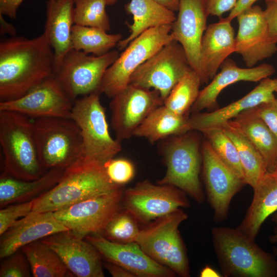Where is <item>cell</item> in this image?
I'll return each instance as SVG.
<instances>
[{
    "label": "cell",
    "mask_w": 277,
    "mask_h": 277,
    "mask_svg": "<svg viewBox=\"0 0 277 277\" xmlns=\"http://www.w3.org/2000/svg\"><path fill=\"white\" fill-rule=\"evenodd\" d=\"M187 116L177 115L164 104L154 109L137 128L133 136L142 137L154 143L168 137L190 131Z\"/></svg>",
    "instance_id": "obj_30"
},
{
    "label": "cell",
    "mask_w": 277,
    "mask_h": 277,
    "mask_svg": "<svg viewBox=\"0 0 277 277\" xmlns=\"http://www.w3.org/2000/svg\"><path fill=\"white\" fill-rule=\"evenodd\" d=\"M33 200L8 205L0 210V235L17 221L32 212Z\"/></svg>",
    "instance_id": "obj_40"
},
{
    "label": "cell",
    "mask_w": 277,
    "mask_h": 277,
    "mask_svg": "<svg viewBox=\"0 0 277 277\" xmlns=\"http://www.w3.org/2000/svg\"><path fill=\"white\" fill-rule=\"evenodd\" d=\"M171 25L150 29L131 42L106 71L101 91L113 98L129 84L133 73L163 46L173 40Z\"/></svg>",
    "instance_id": "obj_9"
},
{
    "label": "cell",
    "mask_w": 277,
    "mask_h": 277,
    "mask_svg": "<svg viewBox=\"0 0 277 277\" xmlns=\"http://www.w3.org/2000/svg\"><path fill=\"white\" fill-rule=\"evenodd\" d=\"M276 171H277V169H276Z\"/></svg>",
    "instance_id": "obj_54"
},
{
    "label": "cell",
    "mask_w": 277,
    "mask_h": 277,
    "mask_svg": "<svg viewBox=\"0 0 277 277\" xmlns=\"http://www.w3.org/2000/svg\"><path fill=\"white\" fill-rule=\"evenodd\" d=\"M24 0H0V14L15 19L18 8Z\"/></svg>",
    "instance_id": "obj_44"
},
{
    "label": "cell",
    "mask_w": 277,
    "mask_h": 277,
    "mask_svg": "<svg viewBox=\"0 0 277 277\" xmlns=\"http://www.w3.org/2000/svg\"><path fill=\"white\" fill-rule=\"evenodd\" d=\"M264 10L269 34L272 40L277 44V0H265Z\"/></svg>",
    "instance_id": "obj_42"
},
{
    "label": "cell",
    "mask_w": 277,
    "mask_h": 277,
    "mask_svg": "<svg viewBox=\"0 0 277 277\" xmlns=\"http://www.w3.org/2000/svg\"><path fill=\"white\" fill-rule=\"evenodd\" d=\"M178 11L171 25V34L184 49L191 68L200 77L201 44L209 16L204 0H180Z\"/></svg>",
    "instance_id": "obj_20"
},
{
    "label": "cell",
    "mask_w": 277,
    "mask_h": 277,
    "mask_svg": "<svg viewBox=\"0 0 277 277\" xmlns=\"http://www.w3.org/2000/svg\"><path fill=\"white\" fill-rule=\"evenodd\" d=\"M122 39L121 33L108 34L98 28L75 24L72 28L73 49L96 56L107 53Z\"/></svg>",
    "instance_id": "obj_33"
},
{
    "label": "cell",
    "mask_w": 277,
    "mask_h": 277,
    "mask_svg": "<svg viewBox=\"0 0 277 277\" xmlns=\"http://www.w3.org/2000/svg\"><path fill=\"white\" fill-rule=\"evenodd\" d=\"M214 269L209 266L204 267L200 273L201 276H220Z\"/></svg>",
    "instance_id": "obj_50"
},
{
    "label": "cell",
    "mask_w": 277,
    "mask_h": 277,
    "mask_svg": "<svg viewBox=\"0 0 277 277\" xmlns=\"http://www.w3.org/2000/svg\"><path fill=\"white\" fill-rule=\"evenodd\" d=\"M64 170L50 169L39 178L30 181L18 179L3 172L0 177L1 208L36 199L58 183Z\"/></svg>",
    "instance_id": "obj_27"
},
{
    "label": "cell",
    "mask_w": 277,
    "mask_h": 277,
    "mask_svg": "<svg viewBox=\"0 0 277 277\" xmlns=\"http://www.w3.org/2000/svg\"><path fill=\"white\" fill-rule=\"evenodd\" d=\"M192 69L182 46L173 39L137 68L129 84L156 90L164 102L177 82Z\"/></svg>",
    "instance_id": "obj_11"
},
{
    "label": "cell",
    "mask_w": 277,
    "mask_h": 277,
    "mask_svg": "<svg viewBox=\"0 0 277 277\" xmlns=\"http://www.w3.org/2000/svg\"><path fill=\"white\" fill-rule=\"evenodd\" d=\"M103 167L109 180L118 186L127 184L135 175L133 164L126 159L113 157L107 161Z\"/></svg>",
    "instance_id": "obj_38"
},
{
    "label": "cell",
    "mask_w": 277,
    "mask_h": 277,
    "mask_svg": "<svg viewBox=\"0 0 277 277\" xmlns=\"http://www.w3.org/2000/svg\"><path fill=\"white\" fill-rule=\"evenodd\" d=\"M60 257L67 268L78 277H104L103 258L89 242L70 230L59 232L41 240Z\"/></svg>",
    "instance_id": "obj_18"
},
{
    "label": "cell",
    "mask_w": 277,
    "mask_h": 277,
    "mask_svg": "<svg viewBox=\"0 0 277 277\" xmlns=\"http://www.w3.org/2000/svg\"><path fill=\"white\" fill-rule=\"evenodd\" d=\"M73 103L54 74L21 97L0 102V110L14 111L35 118H70Z\"/></svg>",
    "instance_id": "obj_16"
},
{
    "label": "cell",
    "mask_w": 277,
    "mask_h": 277,
    "mask_svg": "<svg viewBox=\"0 0 277 277\" xmlns=\"http://www.w3.org/2000/svg\"><path fill=\"white\" fill-rule=\"evenodd\" d=\"M189 131L172 136L165 143L163 155L166 171L157 183L174 186L202 203L205 197L200 180L202 167L200 141Z\"/></svg>",
    "instance_id": "obj_7"
},
{
    "label": "cell",
    "mask_w": 277,
    "mask_h": 277,
    "mask_svg": "<svg viewBox=\"0 0 277 277\" xmlns=\"http://www.w3.org/2000/svg\"><path fill=\"white\" fill-rule=\"evenodd\" d=\"M125 7L127 13L132 15L133 22L128 25L130 30L129 36L117 45L120 50L124 49L145 31L162 26L171 25L176 18L174 11L154 0H130Z\"/></svg>",
    "instance_id": "obj_28"
},
{
    "label": "cell",
    "mask_w": 277,
    "mask_h": 277,
    "mask_svg": "<svg viewBox=\"0 0 277 277\" xmlns=\"http://www.w3.org/2000/svg\"><path fill=\"white\" fill-rule=\"evenodd\" d=\"M252 189L251 203L236 229L255 241L265 220L277 211V171L267 172Z\"/></svg>",
    "instance_id": "obj_26"
},
{
    "label": "cell",
    "mask_w": 277,
    "mask_h": 277,
    "mask_svg": "<svg viewBox=\"0 0 277 277\" xmlns=\"http://www.w3.org/2000/svg\"><path fill=\"white\" fill-rule=\"evenodd\" d=\"M238 31L235 36V52L241 55L248 68L272 56L277 44L270 38L264 10L253 6L236 17Z\"/></svg>",
    "instance_id": "obj_17"
},
{
    "label": "cell",
    "mask_w": 277,
    "mask_h": 277,
    "mask_svg": "<svg viewBox=\"0 0 277 277\" xmlns=\"http://www.w3.org/2000/svg\"><path fill=\"white\" fill-rule=\"evenodd\" d=\"M262 156L268 172L277 169V137L252 109L245 111L233 120Z\"/></svg>",
    "instance_id": "obj_29"
},
{
    "label": "cell",
    "mask_w": 277,
    "mask_h": 277,
    "mask_svg": "<svg viewBox=\"0 0 277 277\" xmlns=\"http://www.w3.org/2000/svg\"><path fill=\"white\" fill-rule=\"evenodd\" d=\"M101 91L77 98L70 118L81 129L84 155L103 165L122 149L121 142L111 136L105 109L100 102Z\"/></svg>",
    "instance_id": "obj_8"
},
{
    "label": "cell",
    "mask_w": 277,
    "mask_h": 277,
    "mask_svg": "<svg viewBox=\"0 0 277 277\" xmlns=\"http://www.w3.org/2000/svg\"><path fill=\"white\" fill-rule=\"evenodd\" d=\"M54 54L43 33L12 36L0 43V100L21 97L54 74Z\"/></svg>",
    "instance_id": "obj_1"
},
{
    "label": "cell",
    "mask_w": 277,
    "mask_h": 277,
    "mask_svg": "<svg viewBox=\"0 0 277 277\" xmlns=\"http://www.w3.org/2000/svg\"><path fill=\"white\" fill-rule=\"evenodd\" d=\"M273 252H274V255L277 258V248L275 247H274L273 248Z\"/></svg>",
    "instance_id": "obj_52"
},
{
    "label": "cell",
    "mask_w": 277,
    "mask_h": 277,
    "mask_svg": "<svg viewBox=\"0 0 277 277\" xmlns=\"http://www.w3.org/2000/svg\"><path fill=\"white\" fill-rule=\"evenodd\" d=\"M21 250L29 263L34 277L74 276L58 255L41 240L27 244Z\"/></svg>",
    "instance_id": "obj_32"
},
{
    "label": "cell",
    "mask_w": 277,
    "mask_h": 277,
    "mask_svg": "<svg viewBox=\"0 0 277 277\" xmlns=\"http://www.w3.org/2000/svg\"><path fill=\"white\" fill-rule=\"evenodd\" d=\"M201 84L199 75L191 70L175 85L164 105L177 115L187 116L199 96Z\"/></svg>",
    "instance_id": "obj_34"
},
{
    "label": "cell",
    "mask_w": 277,
    "mask_h": 277,
    "mask_svg": "<svg viewBox=\"0 0 277 277\" xmlns=\"http://www.w3.org/2000/svg\"><path fill=\"white\" fill-rule=\"evenodd\" d=\"M187 218L179 208L149 223L141 229L136 240L147 255L181 277L190 276L187 250L179 230Z\"/></svg>",
    "instance_id": "obj_5"
},
{
    "label": "cell",
    "mask_w": 277,
    "mask_h": 277,
    "mask_svg": "<svg viewBox=\"0 0 277 277\" xmlns=\"http://www.w3.org/2000/svg\"><path fill=\"white\" fill-rule=\"evenodd\" d=\"M252 110L277 137V98L261 104Z\"/></svg>",
    "instance_id": "obj_41"
},
{
    "label": "cell",
    "mask_w": 277,
    "mask_h": 277,
    "mask_svg": "<svg viewBox=\"0 0 277 277\" xmlns=\"http://www.w3.org/2000/svg\"><path fill=\"white\" fill-rule=\"evenodd\" d=\"M107 5L106 0H75L74 23L109 31L110 23L106 10Z\"/></svg>",
    "instance_id": "obj_36"
},
{
    "label": "cell",
    "mask_w": 277,
    "mask_h": 277,
    "mask_svg": "<svg viewBox=\"0 0 277 277\" xmlns=\"http://www.w3.org/2000/svg\"><path fill=\"white\" fill-rule=\"evenodd\" d=\"M275 92L277 93V87H276V88L275 89Z\"/></svg>",
    "instance_id": "obj_53"
},
{
    "label": "cell",
    "mask_w": 277,
    "mask_h": 277,
    "mask_svg": "<svg viewBox=\"0 0 277 277\" xmlns=\"http://www.w3.org/2000/svg\"><path fill=\"white\" fill-rule=\"evenodd\" d=\"M159 4L163 5L173 11H178L180 0H154Z\"/></svg>",
    "instance_id": "obj_48"
},
{
    "label": "cell",
    "mask_w": 277,
    "mask_h": 277,
    "mask_svg": "<svg viewBox=\"0 0 277 277\" xmlns=\"http://www.w3.org/2000/svg\"><path fill=\"white\" fill-rule=\"evenodd\" d=\"M201 132L219 157L245 181L236 146L223 128L221 126L211 127L205 129Z\"/></svg>",
    "instance_id": "obj_35"
},
{
    "label": "cell",
    "mask_w": 277,
    "mask_h": 277,
    "mask_svg": "<svg viewBox=\"0 0 277 277\" xmlns=\"http://www.w3.org/2000/svg\"><path fill=\"white\" fill-rule=\"evenodd\" d=\"M276 87L277 77L264 78L246 95L224 107L208 112L192 114L188 119L189 128L190 131L201 132L209 128L221 126L245 111L274 100Z\"/></svg>",
    "instance_id": "obj_23"
},
{
    "label": "cell",
    "mask_w": 277,
    "mask_h": 277,
    "mask_svg": "<svg viewBox=\"0 0 277 277\" xmlns=\"http://www.w3.org/2000/svg\"><path fill=\"white\" fill-rule=\"evenodd\" d=\"M108 5H112L114 4L117 0H106Z\"/></svg>",
    "instance_id": "obj_51"
},
{
    "label": "cell",
    "mask_w": 277,
    "mask_h": 277,
    "mask_svg": "<svg viewBox=\"0 0 277 277\" xmlns=\"http://www.w3.org/2000/svg\"><path fill=\"white\" fill-rule=\"evenodd\" d=\"M104 267L113 277H135L130 271L124 268L112 263L107 262Z\"/></svg>",
    "instance_id": "obj_46"
},
{
    "label": "cell",
    "mask_w": 277,
    "mask_h": 277,
    "mask_svg": "<svg viewBox=\"0 0 277 277\" xmlns=\"http://www.w3.org/2000/svg\"><path fill=\"white\" fill-rule=\"evenodd\" d=\"M68 230L53 212L32 211L1 235L0 258L2 260L32 242Z\"/></svg>",
    "instance_id": "obj_22"
},
{
    "label": "cell",
    "mask_w": 277,
    "mask_h": 277,
    "mask_svg": "<svg viewBox=\"0 0 277 277\" xmlns=\"http://www.w3.org/2000/svg\"><path fill=\"white\" fill-rule=\"evenodd\" d=\"M164 104L158 91L129 84L111 98V127L121 142L133 136L137 128L155 108Z\"/></svg>",
    "instance_id": "obj_15"
},
{
    "label": "cell",
    "mask_w": 277,
    "mask_h": 277,
    "mask_svg": "<svg viewBox=\"0 0 277 277\" xmlns=\"http://www.w3.org/2000/svg\"><path fill=\"white\" fill-rule=\"evenodd\" d=\"M75 0H48L44 33L54 54V73L64 57L73 49L71 31Z\"/></svg>",
    "instance_id": "obj_25"
},
{
    "label": "cell",
    "mask_w": 277,
    "mask_h": 277,
    "mask_svg": "<svg viewBox=\"0 0 277 277\" xmlns=\"http://www.w3.org/2000/svg\"><path fill=\"white\" fill-rule=\"evenodd\" d=\"M258 0H237L233 9L226 18L230 21L235 18L241 12L253 6Z\"/></svg>",
    "instance_id": "obj_45"
},
{
    "label": "cell",
    "mask_w": 277,
    "mask_h": 277,
    "mask_svg": "<svg viewBox=\"0 0 277 277\" xmlns=\"http://www.w3.org/2000/svg\"><path fill=\"white\" fill-rule=\"evenodd\" d=\"M237 0H204L205 7L209 15L219 17L225 12L231 11Z\"/></svg>",
    "instance_id": "obj_43"
},
{
    "label": "cell",
    "mask_w": 277,
    "mask_h": 277,
    "mask_svg": "<svg viewBox=\"0 0 277 277\" xmlns=\"http://www.w3.org/2000/svg\"><path fill=\"white\" fill-rule=\"evenodd\" d=\"M16 33L15 27L8 22H7L3 15L0 14V34L4 35L5 34H9L12 36H15Z\"/></svg>",
    "instance_id": "obj_47"
},
{
    "label": "cell",
    "mask_w": 277,
    "mask_h": 277,
    "mask_svg": "<svg viewBox=\"0 0 277 277\" xmlns=\"http://www.w3.org/2000/svg\"><path fill=\"white\" fill-rule=\"evenodd\" d=\"M213 248L223 276L277 277V260L236 228H212Z\"/></svg>",
    "instance_id": "obj_3"
},
{
    "label": "cell",
    "mask_w": 277,
    "mask_h": 277,
    "mask_svg": "<svg viewBox=\"0 0 277 277\" xmlns=\"http://www.w3.org/2000/svg\"><path fill=\"white\" fill-rule=\"evenodd\" d=\"M124 190L119 189L87 199L53 212L55 217L68 230L85 239L100 233L123 208Z\"/></svg>",
    "instance_id": "obj_13"
},
{
    "label": "cell",
    "mask_w": 277,
    "mask_h": 277,
    "mask_svg": "<svg viewBox=\"0 0 277 277\" xmlns=\"http://www.w3.org/2000/svg\"><path fill=\"white\" fill-rule=\"evenodd\" d=\"M0 144L4 171L23 180H34L47 171L38 155L33 121L23 114L0 110Z\"/></svg>",
    "instance_id": "obj_4"
},
{
    "label": "cell",
    "mask_w": 277,
    "mask_h": 277,
    "mask_svg": "<svg viewBox=\"0 0 277 277\" xmlns=\"http://www.w3.org/2000/svg\"><path fill=\"white\" fill-rule=\"evenodd\" d=\"M272 221L274 224L275 226L273 229V234L270 236L269 240L272 244H277V213H274L272 217Z\"/></svg>",
    "instance_id": "obj_49"
},
{
    "label": "cell",
    "mask_w": 277,
    "mask_h": 277,
    "mask_svg": "<svg viewBox=\"0 0 277 277\" xmlns=\"http://www.w3.org/2000/svg\"><path fill=\"white\" fill-rule=\"evenodd\" d=\"M221 127L236 146L247 185L253 188L268 172L262 156L232 120Z\"/></svg>",
    "instance_id": "obj_31"
},
{
    "label": "cell",
    "mask_w": 277,
    "mask_h": 277,
    "mask_svg": "<svg viewBox=\"0 0 277 277\" xmlns=\"http://www.w3.org/2000/svg\"><path fill=\"white\" fill-rule=\"evenodd\" d=\"M202 169L208 201L216 223L225 221L234 196L247 185L216 155L206 140L201 147Z\"/></svg>",
    "instance_id": "obj_14"
},
{
    "label": "cell",
    "mask_w": 277,
    "mask_h": 277,
    "mask_svg": "<svg viewBox=\"0 0 277 277\" xmlns=\"http://www.w3.org/2000/svg\"><path fill=\"white\" fill-rule=\"evenodd\" d=\"M190 205L186 193L181 189L170 185L154 184L148 180L124 190L123 208L144 224Z\"/></svg>",
    "instance_id": "obj_12"
},
{
    "label": "cell",
    "mask_w": 277,
    "mask_h": 277,
    "mask_svg": "<svg viewBox=\"0 0 277 277\" xmlns=\"http://www.w3.org/2000/svg\"><path fill=\"white\" fill-rule=\"evenodd\" d=\"M119 55L116 50L96 56L73 49L65 55L54 75L64 90L74 102L80 96L101 91L106 71Z\"/></svg>",
    "instance_id": "obj_10"
},
{
    "label": "cell",
    "mask_w": 277,
    "mask_h": 277,
    "mask_svg": "<svg viewBox=\"0 0 277 277\" xmlns=\"http://www.w3.org/2000/svg\"><path fill=\"white\" fill-rule=\"evenodd\" d=\"M85 239L98 250L106 261L117 264L138 277H173L168 268L147 255L136 243L112 242L100 233L87 235Z\"/></svg>",
    "instance_id": "obj_19"
},
{
    "label": "cell",
    "mask_w": 277,
    "mask_h": 277,
    "mask_svg": "<svg viewBox=\"0 0 277 277\" xmlns=\"http://www.w3.org/2000/svg\"><path fill=\"white\" fill-rule=\"evenodd\" d=\"M122 186L112 182L103 165L82 156L65 169L58 183L33 200V212H55Z\"/></svg>",
    "instance_id": "obj_2"
},
{
    "label": "cell",
    "mask_w": 277,
    "mask_h": 277,
    "mask_svg": "<svg viewBox=\"0 0 277 277\" xmlns=\"http://www.w3.org/2000/svg\"><path fill=\"white\" fill-rule=\"evenodd\" d=\"M33 125L39 160L46 170L65 169L84 155L81 131L71 118H36Z\"/></svg>",
    "instance_id": "obj_6"
},
{
    "label": "cell",
    "mask_w": 277,
    "mask_h": 277,
    "mask_svg": "<svg viewBox=\"0 0 277 277\" xmlns=\"http://www.w3.org/2000/svg\"><path fill=\"white\" fill-rule=\"evenodd\" d=\"M2 260L0 277L33 276L29 263L21 249Z\"/></svg>",
    "instance_id": "obj_39"
},
{
    "label": "cell",
    "mask_w": 277,
    "mask_h": 277,
    "mask_svg": "<svg viewBox=\"0 0 277 277\" xmlns=\"http://www.w3.org/2000/svg\"><path fill=\"white\" fill-rule=\"evenodd\" d=\"M217 72L203 89L192 106V114L200 112L204 109H217V99L225 88L235 83L245 81L258 82L269 77L275 72V67L264 63L251 68H241L230 58H227L221 65Z\"/></svg>",
    "instance_id": "obj_21"
},
{
    "label": "cell",
    "mask_w": 277,
    "mask_h": 277,
    "mask_svg": "<svg viewBox=\"0 0 277 277\" xmlns=\"http://www.w3.org/2000/svg\"><path fill=\"white\" fill-rule=\"evenodd\" d=\"M231 21L220 17L218 22L207 27L200 49V77L202 84H208L222 64L235 52V36Z\"/></svg>",
    "instance_id": "obj_24"
},
{
    "label": "cell",
    "mask_w": 277,
    "mask_h": 277,
    "mask_svg": "<svg viewBox=\"0 0 277 277\" xmlns=\"http://www.w3.org/2000/svg\"><path fill=\"white\" fill-rule=\"evenodd\" d=\"M140 230L135 218L123 208L100 234L112 242L127 244L136 242Z\"/></svg>",
    "instance_id": "obj_37"
}]
</instances>
